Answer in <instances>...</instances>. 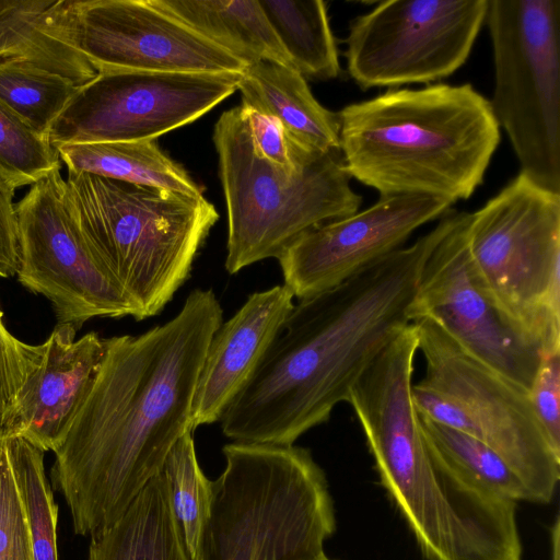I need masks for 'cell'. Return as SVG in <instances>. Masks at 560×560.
<instances>
[{
    "instance_id": "31",
    "label": "cell",
    "mask_w": 560,
    "mask_h": 560,
    "mask_svg": "<svg viewBox=\"0 0 560 560\" xmlns=\"http://www.w3.org/2000/svg\"><path fill=\"white\" fill-rule=\"evenodd\" d=\"M39 355V345L25 343L9 331L0 307V431L11 402Z\"/></svg>"
},
{
    "instance_id": "18",
    "label": "cell",
    "mask_w": 560,
    "mask_h": 560,
    "mask_svg": "<svg viewBox=\"0 0 560 560\" xmlns=\"http://www.w3.org/2000/svg\"><path fill=\"white\" fill-rule=\"evenodd\" d=\"M74 0H0V61L59 74L81 86L97 72L77 45Z\"/></svg>"
},
{
    "instance_id": "13",
    "label": "cell",
    "mask_w": 560,
    "mask_h": 560,
    "mask_svg": "<svg viewBox=\"0 0 560 560\" xmlns=\"http://www.w3.org/2000/svg\"><path fill=\"white\" fill-rule=\"evenodd\" d=\"M469 212L455 221L427 259L409 320L427 318L475 359L529 390L542 353L499 312L480 285L467 244Z\"/></svg>"
},
{
    "instance_id": "35",
    "label": "cell",
    "mask_w": 560,
    "mask_h": 560,
    "mask_svg": "<svg viewBox=\"0 0 560 560\" xmlns=\"http://www.w3.org/2000/svg\"><path fill=\"white\" fill-rule=\"evenodd\" d=\"M318 560H331V559L327 558L325 555L324 557L319 558Z\"/></svg>"
},
{
    "instance_id": "11",
    "label": "cell",
    "mask_w": 560,
    "mask_h": 560,
    "mask_svg": "<svg viewBox=\"0 0 560 560\" xmlns=\"http://www.w3.org/2000/svg\"><path fill=\"white\" fill-rule=\"evenodd\" d=\"M60 168L32 185L15 205L20 283L51 303L59 325L78 329L94 317L138 320L137 306L73 221Z\"/></svg>"
},
{
    "instance_id": "12",
    "label": "cell",
    "mask_w": 560,
    "mask_h": 560,
    "mask_svg": "<svg viewBox=\"0 0 560 560\" xmlns=\"http://www.w3.org/2000/svg\"><path fill=\"white\" fill-rule=\"evenodd\" d=\"M242 73L104 72L79 86L51 125L65 144L148 141L200 118L238 88Z\"/></svg>"
},
{
    "instance_id": "8",
    "label": "cell",
    "mask_w": 560,
    "mask_h": 560,
    "mask_svg": "<svg viewBox=\"0 0 560 560\" xmlns=\"http://www.w3.org/2000/svg\"><path fill=\"white\" fill-rule=\"evenodd\" d=\"M412 324L425 363L423 378L412 385L417 411L488 445L520 477L533 503L551 502L560 454L545 434L528 390L467 353L432 320Z\"/></svg>"
},
{
    "instance_id": "19",
    "label": "cell",
    "mask_w": 560,
    "mask_h": 560,
    "mask_svg": "<svg viewBox=\"0 0 560 560\" xmlns=\"http://www.w3.org/2000/svg\"><path fill=\"white\" fill-rule=\"evenodd\" d=\"M237 90L242 106L277 119L290 142L318 152L340 150L338 113L317 102L306 79L295 69L256 61L242 72Z\"/></svg>"
},
{
    "instance_id": "33",
    "label": "cell",
    "mask_w": 560,
    "mask_h": 560,
    "mask_svg": "<svg viewBox=\"0 0 560 560\" xmlns=\"http://www.w3.org/2000/svg\"><path fill=\"white\" fill-rule=\"evenodd\" d=\"M14 190L0 180V277L16 275L20 259Z\"/></svg>"
},
{
    "instance_id": "5",
    "label": "cell",
    "mask_w": 560,
    "mask_h": 560,
    "mask_svg": "<svg viewBox=\"0 0 560 560\" xmlns=\"http://www.w3.org/2000/svg\"><path fill=\"white\" fill-rule=\"evenodd\" d=\"M213 481L200 560H318L336 529L324 470L311 451L232 442Z\"/></svg>"
},
{
    "instance_id": "7",
    "label": "cell",
    "mask_w": 560,
    "mask_h": 560,
    "mask_svg": "<svg viewBox=\"0 0 560 560\" xmlns=\"http://www.w3.org/2000/svg\"><path fill=\"white\" fill-rule=\"evenodd\" d=\"M475 275L504 318L544 354L560 350V194L526 175L469 214Z\"/></svg>"
},
{
    "instance_id": "17",
    "label": "cell",
    "mask_w": 560,
    "mask_h": 560,
    "mask_svg": "<svg viewBox=\"0 0 560 560\" xmlns=\"http://www.w3.org/2000/svg\"><path fill=\"white\" fill-rule=\"evenodd\" d=\"M294 295L284 285L252 293L213 335L197 380L190 424L220 422L281 331Z\"/></svg>"
},
{
    "instance_id": "32",
    "label": "cell",
    "mask_w": 560,
    "mask_h": 560,
    "mask_svg": "<svg viewBox=\"0 0 560 560\" xmlns=\"http://www.w3.org/2000/svg\"><path fill=\"white\" fill-rule=\"evenodd\" d=\"M242 106V105H241ZM246 113L256 151L269 163L291 174L298 167V149L280 122L271 116L242 106Z\"/></svg>"
},
{
    "instance_id": "28",
    "label": "cell",
    "mask_w": 560,
    "mask_h": 560,
    "mask_svg": "<svg viewBox=\"0 0 560 560\" xmlns=\"http://www.w3.org/2000/svg\"><path fill=\"white\" fill-rule=\"evenodd\" d=\"M61 167L49 137L0 101V180L15 191Z\"/></svg>"
},
{
    "instance_id": "23",
    "label": "cell",
    "mask_w": 560,
    "mask_h": 560,
    "mask_svg": "<svg viewBox=\"0 0 560 560\" xmlns=\"http://www.w3.org/2000/svg\"><path fill=\"white\" fill-rule=\"evenodd\" d=\"M258 1L299 73L323 81L339 77L341 68L326 2Z\"/></svg>"
},
{
    "instance_id": "6",
    "label": "cell",
    "mask_w": 560,
    "mask_h": 560,
    "mask_svg": "<svg viewBox=\"0 0 560 560\" xmlns=\"http://www.w3.org/2000/svg\"><path fill=\"white\" fill-rule=\"evenodd\" d=\"M213 142L228 212L230 275L278 258L310 229L359 211L362 198L350 185L340 150L299 147L298 167L289 174L256 151L241 105L220 116Z\"/></svg>"
},
{
    "instance_id": "3",
    "label": "cell",
    "mask_w": 560,
    "mask_h": 560,
    "mask_svg": "<svg viewBox=\"0 0 560 560\" xmlns=\"http://www.w3.org/2000/svg\"><path fill=\"white\" fill-rule=\"evenodd\" d=\"M338 115L347 173L380 197L468 199L501 139L489 100L469 83L388 89Z\"/></svg>"
},
{
    "instance_id": "30",
    "label": "cell",
    "mask_w": 560,
    "mask_h": 560,
    "mask_svg": "<svg viewBox=\"0 0 560 560\" xmlns=\"http://www.w3.org/2000/svg\"><path fill=\"white\" fill-rule=\"evenodd\" d=\"M528 394L545 434L560 454V350L541 357Z\"/></svg>"
},
{
    "instance_id": "10",
    "label": "cell",
    "mask_w": 560,
    "mask_h": 560,
    "mask_svg": "<svg viewBox=\"0 0 560 560\" xmlns=\"http://www.w3.org/2000/svg\"><path fill=\"white\" fill-rule=\"evenodd\" d=\"M488 0H388L357 16L346 38L347 71L362 89L431 83L468 59Z\"/></svg>"
},
{
    "instance_id": "4",
    "label": "cell",
    "mask_w": 560,
    "mask_h": 560,
    "mask_svg": "<svg viewBox=\"0 0 560 560\" xmlns=\"http://www.w3.org/2000/svg\"><path fill=\"white\" fill-rule=\"evenodd\" d=\"M69 212L94 255L138 308L158 315L189 278L219 220L203 196L68 173Z\"/></svg>"
},
{
    "instance_id": "21",
    "label": "cell",
    "mask_w": 560,
    "mask_h": 560,
    "mask_svg": "<svg viewBox=\"0 0 560 560\" xmlns=\"http://www.w3.org/2000/svg\"><path fill=\"white\" fill-rule=\"evenodd\" d=\"M151 2L226 49L247 66L259 60H268L293 68L258 0Z\"/></svg>"
},
{
    "instance_id": "26",
    "label": "cell",
    "mask_w": 560,
    "mask_h": 560,
    "mask_svg": "<svg viewBox=\"0 0 560 560\" xmlns=\"http://www.w3.org/2000/svg\"><path fill=\"white\" fill-rule=\"evenodd\" d=\"M5 436L12 469L30 523L33 560H58V506L46 478L44 452L23 438Z\"/></svg>"
},
{
    "instance_id": "24",
    "label": "cell",
    "mask_w": 560,
    "mask_h": 560,
    "mask_svg": "<svg viewBox=\"0 0 560 560\" xmlns=\"http://www.w3.org/2000/svg\"><path fill=\"white\" fill-rule=\"evenodd\" d=\"M419 421L427 442L482 493L515 503L533 502L529 491L520 477L488 445L420 413Z\"/></svg>"
},
{
    "instance_id": "1",
    "label": "cell",
    "mask_w": 560,
    "mask_h": 560,
    "mask_svg": "<svg viewBox=\"0 0 560 560\" xmlns=\"http://www.w3.org/2000/svg\"><path fill=\"white\" fill-rule=\"evenodd\" d=\"M222 322L214 292L198 288L164 324L105 338L98 372L51 469L75 534L92 536L114 524L179 438L194 432L197 380Z\"/></svg>"
},
{
    "instance_id": "20",
    "label": "cell",
    "mask_w": 560,
    "mask_h": 560,
    "mask_svg": "<svg viewBox=\"0 0 560 560\" xmlns=\"http://www.w3.org/2000/svg\"><path fill=\"white\" fill-rule=\"evenodd\" d=\"M90 537L88 560H191L161 472L114 524Z\"/></svg>"
},
{
    "instance_id": "16",
    "label": "cell",
    "mask_w": 560,
    "mask_h": 560,
    "mask_svg": "<svg viewBox=\"0 0 560 560\" xmlns=\"http://www.w3.org/2000/svg\"><path fill=\"white\" fill-rule=\"evenodd\" d=\"M57 325L39 345V360L11 402L1 431L56 451L84 401L105 354V338Z\"/></svg>"
},
{
    "instance_id": "9",
    "label": "cell",
    "mask_w": 560,
    "mask_h": 560,
    "mask_svg": "<svg viewBox=\"0 0 560 560\" xmlns=\"http://www.w3.org/2000/svg\"><path fill=\"white\" fill-rule=\"evenodd\" d=\"M490 105L521 173L560 194V0H488Z\"/></svg>"
},
{
    "instance_id": "25",
    "label": "cell",
    "mask_w": 560,
    "mask_h": 560,
    "mask_svg": "<svg viewBox=\"0 0 560 560\" xmlns=\"http://www.w3.org/2000/svg\"><path fill=\"white\" fill-rule=\"evenodd\" d=\"M160 472L188 555L191 560H200L201 539L213 501V481L200 468L192 431L174 444Z\"/></svg>"
},
{
    "instance_id": "2",
    "label": "cell",
    "mask_w": 560,
    "mask_h": 560,
    "mask_svg": "<svg viewBox=\"0 0 560 560\" xmlns=\"http://www.w3.org/2000/svg\"><path fill=\"white\" fill-rule=\"evenodd\" d=\"M456 210L408 247L294 304L246 386L222 416L237 443L292 445L327 422L376 357L409 325L423 266Z\"/></svg>"
},
{
    "instance_id": "22",
    "label": "cell",
    "mask_w": 560,
    "mask_h": 560,
    "mask_svg": "<svg viewBox=\"0 0 560 560\" xmlns=\"http://www.w3.org/2000/svg\"><path fill=\"white\" fill-rule=\"evenodd\" d=\"M68 173H86L189 196L202 189L188 173L158 145L155 140L74 143L57 149Z\"/></svg>"
},
{
    "instance_id": "29",
    "label": "cell",
    "mask_w": 560,
    "mask_h": 560,
    "mask_svg": "<svg viewBox=\"0 0 560 560\" xmlns=\"http://www.w3.org/2000/svg\"><path fill=\"white\" fill-rule=\"evenodd\" d=\"M0 560H33L30 523L0 431Z\"/></svg>"
},
{
    "instance_id": "34",
    "label": "cell",
    "mask_w": 560,
    "mask_h": 560,
    "mask_svg": "<svg viewBox=\"0 0 560 560\" xmlns=\"http://www.w3.org/2000/svg\"><path fill=\"white\" fill-rule=\"evenodd\" d=\"M550 560H560V525L553 523L550 527Z\"/></svg>"
},
{
    "instance_id": "14",
    "label": "cell",
    "mask_w": 560,
    "mask_h": 560,
    "mask_svg": "<svg viewBox=\"0 0 560 560\" xmlns=\"http://www.w3.org/2000/svg\"><path fill=\"white\" fill-rule=\"evenodd\" d=\"M77 45L97 73H242L245 62L151 0H74Z\"/></svg>"
},
{
    "instance_id": "15",
    "label": "cell",
    "mask_w": 560,
    "mask_h": 560,
    "mask_svg": "<svg viewBox=\"0 0 560 560\" xmlns=\"http://www.w3.org/2000/svg\"><path fill=\"white\" fill-rule=\"evenodd\" d=\"M452 202L427 196L380 197L363 211L316 225L277 258L283 284L299 300L328 290L401 248Z\"/></svg>"
},
{
    "instance_id": "27",
    "label": "cell",
    "mask_w": 560,
    "mask_h": 560,
    "mask_svg": "<svg viewBox=\"0 0 560 560\" xmlns=\"http://www.w3.org/2000/svg\"><path fill=\"white\" fill-rule=\"evenodd\" d=\"M79 89L72 81L15 61H0V101L38 132L49 129Z\"/></svg>"
}]
</instances>
